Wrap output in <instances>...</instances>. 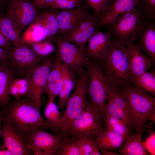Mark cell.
Masks as SVG:
<instances>
[{
	"label": "cell",
	"mask_w": 155,
	"mask_h": 155,
	"mask_svg": "<svg viewBox=\"0 0 155 155\" xmlns=\"http://www.w3.org/2000/svg\"><path fill=\"white\" fill-rule=\"evenodd\" d=\"M4 118L23 138L39 128L48 129L40 108L32 99L25 97L15 99L6 106Z\"/></svg>",
	"instance_id": "6da1fadb"
},
{
	"label": "cell",
	"mask_w": 155,
	"mask_h": 155,
	"mask_svg": "<svg viewBox=\"0 0 155 155\" xmlns=\"http://www.w3.org/2000/svg\"><path fill=\"white\" fill-rule=\"evenodd\" d=\"M98 64L114 84L121 86L132 84L130 79L129 57L126 46L119 45L111 40Z\"/></svg>",
	"instance_id": "7a4b0ae2"
},
{
	"label": "cell",
	"mask_w": 155,
	"mask_h": 155,
	"mask_svg": "<svg viewBox=\"0 0 155 155\" xmlns=\"http://www.w3.org/2000/svg\"><path fill=\"white\" fill-rule=\"evenodd\" d=\"M86 70L88 79L87 97L101 119L107 98L115 85L106 76L98 64L90 63Z\"/></svg>",
	"instance_id": "3957f363"
},
{
	"label": "cell",
	"mask_w": 155,
	"mask_h": 155,
	"mask_svg": "<svg viewBox=\"0 0 155 155\" xmlns=\"http://www.w3.org/2000/svg\"><path fill=\"white\" fill-rule=\"evenodd\" d=\"M143 14L139 5L116 22L105 26L111 41L125 46L133 43L141 27Z\"/></svg>",
	"instance_id": "277c9868"
},
{
	"label": "cell",
	"mask_w": 155,
	"mask_h": 155,
	"mask_svg": "<svg viewBox=\"0 0 155 155\" xmlns=\"http://www.w3.org/2000/svg\"><path fill=\"white\" fill-rule=\"evenodd\" d=\"M75 86L67 102L61 116V132L66 134L73 121L82 113L87 102V91L88 79L86 70L78 75Z\"/></svg>",
	"instance_id": "5b68a950"
},
{
	"label": "cell",
	"mask_w": 155,
	"mask_h": 155,
	"mask_svg": "<svg viewBox=\"0 0 155 155\" xmlns=\"http://www.w3.org/2000/svg\"><path fill=\"white\" fill-rule=\"evenodd\" d=\"M130 106L141 120L147 124L155 121V97L131 84L119 86Z\"/></svg>",
	"instance_id": "8992f818"
},
{
	"label": "cell",
	"mask_w": 155,
	"mask_h": 155,
	"mask_svg": "<svg viewBox=\"0 0 155 155\" xmlns=\"http://www.w3.org/2000/svg\"><path fill=\"white\" fill-rule=\"evenodd\" d=\"M55 57H45L41 63L24 77L27 83L25 97L35 102L40 108L41 96L49 74L53 65Z\"/></svg>",
	"instance_id": "52a82bcc"
},
{
	"label": "cell",
	"mask_w": 155,
	"mask_h": 155,
	"mask_svg": "<svg viewBox=\"0 0 155 155\" xmlns=\"http://www.w3.org/2000/svg\"><path fill=\"white\" fill-rule=\"evenodd\" d=\"M100 119L97 111L88 100L84 109L72 122L66 134L77 139L84 136L94 137L104 128Z\"/></svg>",
	"instance_id": "ba28073f"
},
{
	"label": "cell",
	"mask_w": 155,
	"mask_h": 155,
	"mask_svg": "<svg viewBox=\"0 0 155 155\" xmlns=\"http://www.w3.org/2000/svg\"><path fill=\"white\" fill-rule=\"evenodd\" d=\"M65 134L61 132L54 134L39 128L27 135L23 140L33 155H55Z\"/></svg>",
	"instance_id": "9c48e42d"
},
{
	"label": "cell",
	"mask_w": 155,
	"mask_h": 155,
	"mask_svg": "<svg viewBox=\"0 0 155 155\" xmlns=\"http://www.w3.org/2000/svg\"><path fill=\"white\" fill-rule=\"evenodd\" d=\"M53 40L57 49V55L68 69L77 75L86 69L90 62L84 51L59 36Z\"/></svg>",
	"instance_id": "30bf717a"
},
{
	"label": "cell",
	"mask_w": 155,
	"mask_h": 155,
	"mask_svg": "<svg viewBox=\"0 0 155 155\" xmlns=\"http://www.w3.org/2000/svg\"><path fill=\"white\" fill-rule=\"evenodd\" d=\"M44 57L37 54L26 45L19 47L13 46L10 49L8 57L5 61L18 76L25 77L38 66Z\"/></svg>",
	"instance_id": "8fae6325"
},
{
	"label": "cell",
	"mask_w": 155,
	"mask_h": 155,
	"mask_svg": "<svg viewBox=\"0 0 155 155\" xmlns=\"http://www.w3.org/2000/svg\"><path fill=\"white\" fill-rule=\"evenodd\" d=\"M5 13L15 23L21 34L36 21L40 13L28 0H13L8 4Z\"/></svg>",
	"instance_id": "7c38bea8"
},
{
	"label": "cell",
	"mask_w": 155,
	"mask_h": 155,
	"mask_svg": "<svg viewBox=\"0 0 155 155\" xmlns=\"http://www.w3.org/2000/svg\"><path fill=\"white\" fill-rule=\"evenodd\" d=\"M53 10L59 26L58 32L56 36H59L71 32L91 13L82 5L70 9Z\"/></svg>",
	"instance_id": "4fadbf2b"
},
{
	"label": "cell",
	"mask_w": 155,
	"mask_h": 155,
	"mask_svg": "<svg viewBox=\"0 0 155 155\" xmlns=\"http://www.w3.org/2000/svg\"><path fill=\"white\" fill-rule=\"evenodd\" d=\"M154 63L155 61V20L143 14L142 23L133 42Z\"/></svg>",
	"instance_id": "5bb4252c"
},
{
	"label": "cell",
	"mask_w": 155,
	"mask_h": 155,
	"mask_svg": "<svg viewBox=\"0 0 155 155\" xmlns=\"http://www.w3.org/2000/svg\"><path fill=\"white\" fill-rule=\"evenodd\" d=\"M1 135L3 145L12 155H33L24 142L23 138L15 130L5 118L1 122Z\"/></svg>",
	"instance_id": "9a60e30c"
},
{
	"label": "cell",
	"mask_w": 155,
	"mask_h": 155,
	"mask_svg": "<svg viewBox=\"0 0 155 155\" xmlns=\"http://www.w3.org/2000/svg\"><path fill=\"white\" fill-rule=\"evenodd\" d=\"M111 42V36L108 32L99 30L87 41L85 51L90 63L99 64Z\"/></svg>",
	"instance_id": "2e32d148"
},
{
	"label": "cell",
	"mask_w": 155,
	"mask_h": 155,
	"mask_svg": "<svg viewBox=\"0 0 155 155\" xmlns=\"http://www.w3.org/2000/svg\"><path fill=\"white\" fill-rule=\"evenodd\" d=\"M126 47L129 57L130 81L133 84L143 73L151 68L154 63L133 43Z\"/></svg>",
	"instance_id": "e0dca14e"
},
{
	"label": "cell",
	"mask_w": 155,
	"mask_h": 155,
	"mask_svg": "<svg viewBox=\"0 0 155 155\" xmlns=\"http://www.w3.org/2000/svg\"><path fill=\"white\" fill-rule=\"evenodd\" d=\"M67 69L56 54L43 92L47 96L48 102L55 101L58 96L62 88Z\"/></svg>",
	"instance_id": "ac0fdd59"
},
{
	"label": "cell",
	"mask_w": 155,
	"mask_h": 155,
	"mask_svg": "<svg viewBox=\"0 0 155 155\" xmlns=\"http://www.w3.org/2000/svg\"><path fill=\"white\" fill-rule=\"evenodd\" d=\"M140 0H115L100 18L99 28L111 24L140 5Z\"/></svg>",
	"instance_id": "d6986e66"
},
{
	"label": "cell",
	"mask_w": 155,
	"mask_h": 155,
	"mask_svg": "<svg viewBox=\"0 0 155 155\" xmlns=\"http://www.w3.org/2000/svg\"><path fill=\"white\" fill-rule=\"evenodd\" d=\"M109 96L135 125L137 129L136 131L145 130L147 124L141 120L131 108L124 93L119 86L115 85Z\"/></svg>",
	"instance_id": "ffe728a7"
},
{
	"label": "cell",
	"mask_w": 155,
	"mask_h": 155,
	"mask_svg": "<svg viewBox=\"0 0 155 155\" xmlns=\"http://www.w3.org/2000/svg\"><path fill=\"white\" fill-rule=\"evenodd\" d=\"M18 76L16 72L5 61L0 62V108L10 102V87Z\"/></svg>",
	"instance_id": "44dd1931"
},
{
	"label": "cell",
	"mask_w": 155,
	"mask_h": 155,
	"mask_svg": "<svg viewBox=\"0 0 155 155\" xmlns=\"http://www.w3.org/2000/svg\"><path fill=\"white\" fill-rule=\"evenodd\" d=\"M144 130L135 132L125 139L118 151L122 155H149L142 141Z\"/></svg>",
	"instance_id": "7402d4cb"
},
{
	"label": "cell",
	"mask_w": 155,
	"mask_h": 155,
	"mask_svg": "<svg viewBox=\"0 0 155 155\" xmlns=\"http://www.w3.org/2000/svg\"><path fill=\"white\" fill-rule=\"evenodd\" d=\"M0 29L13 46L19 47L26 45L18 27L5 12L0 14Z\"/></svg>",
	"instance_id": "603a6c76"
},
{
	"label": "cell",
	"mask_w": 155,
	"mask_h": 155,
	"mask_svg": "<svg viewBox=\"0 0 155 155\" xmlns=\"http://www.w3.org/2000/svg\"><path fill=\"white\" fill-rule=\"evenodd\" d=\"M125 139L121 135L106 128H103L94 136L95 143L100 150L118 149Z\"/></svg>",
	"instance_id": "cb8c5ba5"
},
{
	"label": "cell",
	"mask_w": 155,
	"mask_h": 155,
	"mask_svg": "<svg viewBox=\"0 0 155 155\" xmlns=\"http://www.w3.org/2000/svg\"><path fill=\"white\" fill-rule=\"evenodd\" d=\"M99 30L100 29L99 24H97L87 29L73 31L62 36L59 37L85 51V46L88 40L95 33Z\"/></svg>",
	"instance_id": "d4e9b609"
},
{
	"label": "cell",
	"mask_w": 155,
	"mask_h": 155,
	"mask_svg": "<svg viewBox=\"0 0 155 155\" xmlns=\"http://www.w3.org/2000/svg\"><path fill=\"white\" fill-rule=\"evenodd\" d=\"M45 10L40 13L36 22L40 24L44 28L47 38L53 39L56 36L59 31L58 24L54 10Z\"/></svg>",
	"instance_id": "484cf974"
},
{
	"label": "cell",
	"mask_w": 155,
	"mask_h": 155,
	"mask_svg": "<svg viewBox=\"0 0 155 155\" xmlns=\"http://www.w3.org/2000/svg\"><path fill=\"white\" fill-rule=\"evenodd\" d=\"M105 128L123 136L125 139L133 133L126 124L122 120L104 113L101 118Z\"/></svg>",
	"instance_id": "4316f807"
},
{
	"label": "cell",
	"mask_w": 155,
	"mask_h": 155,
	"mask_svg": "<svg viewBox=\"0 0 155 155\" xmlns=\"http://www.w3.org/2000/svg\"><path fill=\"white\" fill-rule=\"evenodd\" d=\"M78 75L67 69L65 73L63 86L58 95V107L61 112L65 108L71 92L74 89V78Z\"/></svg>",
	"instance_id": "83f0119b"
},
{
	"label": "cell",
	"mask_w": 155,
	"mask_h": 155,
	"mask_svg": "<svg viewBox=\"0 0 155 155\" xmlns=\"http://www.w3.org/2000/svg\"><path fill=\"white\" fill-rule=\"evenodd\" d=\"M22 38L26 45H30L47 38L45 29L37 22L32 24L26 30Z\"/></svg>",
	"instance_id": "f1b7e54d"
},
{
	"label": "cell",
	"mask_w": 155,
	"mask_h": 155,
	"mask_svg": "<svg viewBox=\"0 0 155 155\" xmlns=\"http://www.w3.org/2000/svg\"><path fill=\"white\" fill-rule=\"evenodd\" d=\"M61 112L55 101L48 102L44 111L48 128L62 127Z\"/></svg>",
	"instance_id": "f546056e"
},
{
	"label": "cell",
	"mask_w": 155,
	"mask_h": 155,
	"mask_svg": "<svg viewBox=\"0 0 155 155\" xmlns=\"http://www.w3.org/2000/svg\"><path fill=\"white\" fill-rule=\"evenodd\" d=\"M146 93L155 96V72L146 71L132 84Z\"/></svg>",
	"instance_id": "4dcf8cb0"
},
{
	"label": "cell",
	"mask_w": 155,
	"mask_h": 155,
	"mask_svg": "<svg viewBox=\"0 0 155 155\" xmlns=\"http://www.w3.org/2000/svg\"><path fill=\"white\" fill-rule=\"evenodd\" d=\"M106 113L123 121L133 133L134 131H136L137 129L135 125L120 109L109 95L107 98L103 113Z\"/></svg>",
	"instance_id": "1f68e13d"
},
{
	"label": "cell",
	"mask_w": 155,
	"mask_h": 155,
	"mask_svg": "<svg viewBox=\"0 0 155 155\" xmlns=\"http://www.w3.org/2000/svg\"><path fill=\"white\" fill-rule=\"evenodd\" d=\"M77 142L80 155H102L95 143L94 137H82L77 138Z\"/></svg>",
	"instance_id": "d6a6232c"
},
{
	"label": "cell",
	"mask_w": 155,
	"mask_h": 155,
	"mask_svg": "<svg viewBox=\"0 0 155 155\" xmlns=\"http://www.w3.org/2000/svg\"><path fill=\"white\" fill-rule=\"evenodd\" d=\"M77 138L66 134L55 155H80Z\"/></svg>",
	"instance_id": "836d02e7"
},
{
	"label": "cell",
	"mask_w": 155,
	"mask_h": 155,
	"mask_svg": "<svg viewBox=\"0 0 155 155\" xmlns=\"http://www.w3.org/2000/svg\"><path fill=\"white\" fill-rule=\"evenodd\" d=\"M50 39L47 38L32 45L31 48L37 54L42 57L48 56L55 50V47Z\"/></svg>",
	"instance_id": "e575fe53"
},
{
	"label": "cell",
	"mask_w": 155,
	"mask_h": 155,
	"mask_svg": "<svg viewBox=\"0 0 155 155\" xmlns=\"http://www.w3.org/2000/svg\"><path fill=\"white\" fill-rule=\"evenodd\" d=\"M93 13L100 18L110 6L109 0H86Z\"/></svg>",
	"instance_id": "d590c367"
},
{
	"label": "cell",
	"mask_w": 155,
	"mask_h": 155,
	"mask_svg": "<svg viewBox=\"0 0 155 155\" xmlns=\"http://www.w3.org/2000/svg\"><path fill=\"white\" fill-rule=\"evenodd\" d=\"M83 0H54L52 10H64L74 8L82 5Z\"/></svg>",
	"instance_id": "8d00e7d4"
},
{
	"label": "cell",
	"mask_w": 155,
	"mask_h": 155,
	"mask_svg": "<svg viewBox=\"0 0 155 155\" xmlns=\"http://www.w3.org/2000/svg\"><path fill=\"white\" fill-rule=\"evenodd\" d=\"M140 5L145 16L155 20V0H140Z\"/></svg>",
	"instance_id": "74e56055"
},
{
	"label": "cell",
	"mask_w": 155,
	"mask_h": 155,
	"mask_svg": "<svg viewBox=\"0 0 155 155\" xmlns=\"http://www.w3.org/2000/svg\"><path fill=\"white\" fill-rule=\"evenodd\" d=\"M33 3L38 9L51 8L54 0H33Z\"/></svg>",
	"instance_id": "f35d334b"
},
{
	"label": "cell",
	"mask_w": 155,
	"mask_h": 155,
	"mask_svg": "<svg viewBox=\"0 0 155 155\" xmlns=\"http://www.w3.org/2000/svg\"><path fill=\"white\" fill-rule=\"evenodd\" d=\"M13 46L11 42L4 36L0 29V47L9 49Z\"/></svg>",
	"instance_id": "ab89813d"
},
{
	"label": "cell",
	"mask_w": 155,
	"mask_h": 155,
	"mask_svg": "<svg viewBox=\"0 0 155 155\" xmlns=\"http://www.w3.org/2000/svg\"><path fill=\"white\" fill-rule=\"evenodd\" d=\"M9 49L0 47V62L7 60L9 55Z\"/></svg>",
	"instance_id": "60d3db41"
},
{
	"label": "cell",
	"mask_w": 155,
	"mask_h": 155,
	"mask_svg": "<svg viewBox=\"0 0 155 155\" xmlns=\"http://www.w3.org/2000/svg\"><path fill=\"white\" fill-rule=\"evenodd\" d=\"M102 155H120L119 153H117L113 151L109 150H100Z\"/></svg>",
	"instance_id": "b9f144b4"
},
{
	"label": "cell",
	"mask_w": 155,
	"mask_h": 155,
	"mask_svg": "<svg viewBox=\"0 0 155 155\" xmlns=\"http://www.w3.org/2000/svg\"><path fill=\"white\" fill-rule=\"evenodd\" d=\"M12 155L10 151L3 145L0 148V155Z\"/></svg>",
	"instance_id": "7bdbcfd3"
},
{
	"label": "cell",
	"mask_w": 155,
	"mask_h": 155,
	"mask_svg": "<svg viewBox=\"0 0 155 155\" xmlns=\"http://www.w3.org/2000/svg\"><path fill=\"white\" fill-rule=\"evenodd\" d=\"M6 4L3 0H0V14L5 13L4 10H6L7 7Z\"/></svg>",
	"instance_id": "ee69618b"
},
{
	"label": "cell",
	"mask_w": 155,
	"mask_h": 155,
	"mask_svg": "<svg viewBox=\"0 0 155 155\" xmlns=\"http://www.w3.org/2000/svg\"><path fill=\"white\" fill-rule=\"evenodd\" d=\"M3 119V113H2L0 112V122H1Z\"/></svg>",
	"instance_id": "f6af8a7d"
},
{
	"label": "cell",
	"mask_w": 155,
	"mask_h": 155,
	"mask_svg": "<svg viewBox=\"0 0 155 155\" xmlns=\"http://www.w3.org/2000/svg\"><path fill=\"white\" fill-rule=\"evenodd\" d=\"M6 3L9 4L13 0H3Z\"/></svg>",
	"instance_id": "bcb514c9"
},
{
	"label": "cell",
	"mask_w": 155,
	"mask_h": 155,
	"mask_svg": "<svg viewBox=\"0 0 155 155\" xmlns=\"http://www.w3.org/2000/svg\"><path fill=\"white\" fill-rule=\"evenodd\" d=\"M1 122H0V136L1 134Z\"/></svg>",
	"instance_id": "7dc6e473"
},
{
	"label": "cell",
	"mask_w": 155,
	"mask_h": 155,
	"mask_svg": "<svg viewBox=\"0 0 155 155\" xmlns=\"http://www.w3.org/2000/svg\"><path fill=\"white\" fill-rule=\"evenodd\" d=\"M115 0H109L110 5Z\"/></svg>",
	"instance_id": "c3c4849f"
},
{
	"label": "cell",
	"mask_w": 155,
	"mask_h": 155,
	"mask_svg": "<svg viewBox=\"0 0 155 155\" xmlns=\"http://www.w3.org/2000/svg\"><path fill=\"white\" fill-rule=\"evenodd\" d=\"M28 0L30 1H31V0Z\"/></svg>",
	"instance_id": "681fc988"
}]
</instances>
